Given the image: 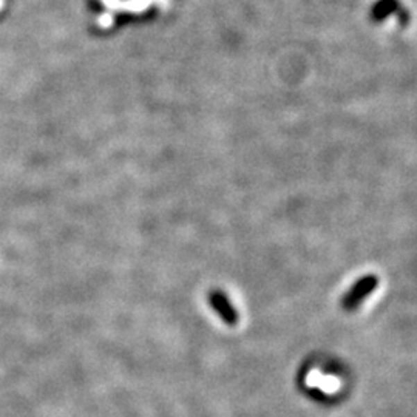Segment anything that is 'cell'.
I'll return each mask as SVG.
<instances>
[{
  "label": "cell",
  "mask_w": 417,
  "mask_h": 417,
  "mask_svg": "<svg viewBox=\"0 0 417 417\" xmlns=\"http://www.w3.org/2000/svg\"><path fill=\"white\" fill-rule=\"evenodd\" d=\"M210 305L218 312V316L221 317L224 323L230 326L238 323V312L223 291H214L210 293Z\"/></svg>",
  "instance_id": "7a4b0ae2"
},
{
  "label": "cell",
  "mask_w": 417,
  "mask_h": 417,
  "mask_svg": "<svg viewBox=\"0 0 417 417\" xmlns=\"http://www.w3.org/2000/svg\"><path fill=\"white\" fill-rule=\"evenodd\" d=\"M379 286V278L374 275H365L359 278L357 282H355L351 289L348 291L343 298H341V306H343V309L348 312H352L357 309V307L361 305L365 298L369 297V293H371L375 288Z\"/></svg>",
  "instance_id": "6da1fadb"
}]
</instances>
